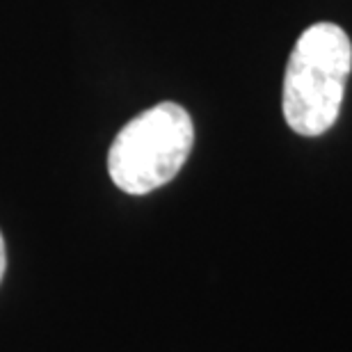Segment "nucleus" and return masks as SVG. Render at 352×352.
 <instances>
[{"mask_svg":"<svg viewBox=\"0 0 352 352\" xmlns=\"http://www.w3.org/2000/svg\"><path fill=\"white\" fill-rule=\"evenodd\" d=\"M352 72V44L336 23H316L300 34L284 76V117L298 135L316 138L339 119Z\"/></svg>","mask_w":352,"mask_h":352,"instance_id":"f257e3e1","label":"nucleus"},{"mask_svg":"<svg viewBox=\"0 0 352 352\" xmlns=\"http://www.w3.org/2000/svg\"><path fill=\"white\" fill-rule=\"evenodd\" d=\"M195 124L179 103L165 101L133 117L108 151V174L126 195L167 186L192 151Z\"/></svg>","mask_w":352,"mask_h":352,"instance_id":"f03ea898","label":"nucleus"},{"mask_svg":"<svg viewBox=\"0 0 352 352\" xmlns=\"http://www.w3.org/2000/svg\"><path fill=\"white\" fill-rule=\"evenodd\" d=\"M5 270H7V252H5V238L0 234V284H3Z\"/></svg>","mask_w":352,"mask_h":352,"instance_id":"7ed1b4c3","label":"nucleus"}]
</instances>
